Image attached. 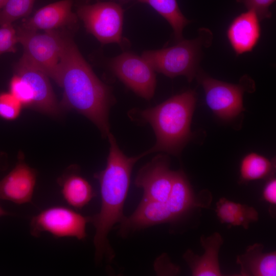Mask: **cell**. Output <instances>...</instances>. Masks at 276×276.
<instances>
[{
	"instance_id": "cell-1",
	"label": "cell",
	"mask_w": 276,
	"mask_h": 276,
	"mask_svg": "<svg viewBox=\"0 0 276 276\" xmlns=\"http://www.w3.org/2000/svg\"><path fill=\"white\" fill-rule=\"evenodd\" d=\"M54 81L63 89L64 106L86 117L103 137H107L110 132L109 110L115 102L111 89L96 75L73 39L67 35H64Z\"/></svg>"
},
{
	"instance_id": "cell-2",
	"label": "cell",
	"mask_w": 276,
	"mask_h": 276,
	"mask_svg": "<svg viewBox=\"0 0 276 276\" xmlns=\"http://www.w3.org/2000/svg\"><path fill=\"white\" fill-rule=\"evenodd\" d=\"M109 150L105 168L94 174L101 192L100 211L90 216L96 229L94 238L95 259L100 261L104 255L109 260L113 257L108 244L107 235L114 225L125 218L123 206L128 192L130 177L135 163L146 155L145 152L134 156H126L119 147L114 135H107Z\"/></svg>"
},
{
	"instance_id": "cell-3",
	"label": "cell",
	"mask_w": 276,
	"mask_h": 276,
	"mask_svg": "<svg viewBox=\"0 0 276 276\" xmlns=\"http://www.w3.org/2000/svg\"><path fill=\"white\" fill-rule=\"evenodd\" d=\"M196 102V93L188 90L153 107L130 112L131 118L149 123L154 132L156 143L145 151L147 155L157 152L180 154L192 135L191 124Z\"/></svg>"
},
{
	"instance_id": "cell-4",
	"label": "cell",
	"mask_w": 276,
	"mask_h": 276,
	"mask_svg": "<svg viewBox=\"0 0 276 276\" xmlns=\"http://www.w3.org/2000/svg\"><path fill=\"white\" fill-rule=\"evenodd\" d=\"M202 43L200 37L182 39L172 47L145 51L141 57L155 72L170 78L184 76L191 82L196 76Z\"/></svg>"
},
{
	"instance_id": "cell-5",
	"label": "cell",
	"mask_w": 276,
	"mask_h": 276,
	"mask_svg": "<svg viewBox=\"0 0 276 276\" xmlns=\"http://www.w3.org/2000/svg\"><path fill=\"white\" fill-rule=\"evenodd\" d=\"M76 14L82 20L88 32L102 44L122 45L124 10L112 2L90 4L88 0H78Z\"/></svg>"
},
{
	"instance_id": "cell-6",
	"label": "cell",
	"mask_w": 276,
	"mask_h": 276,
	"mask_svg": "<svg viewBox=\"0 0 276 276\" xmlns=\"http://www.w3.org/2000/svg\"><path fill=\"white\" fill-rule=\"evenodd\" d=\"M16 34L22 57L55 80L62 52L64 35L55 30L43 33L19 27Z\"/></svg>"
},
{
	"instance_id": "cell-7",
	"label": "cell",
	"mask_w": 276,
	"mask_h": 276,
	"mask_svg": "<svg viewBox=\"0 0 276 276\" xmlns=\"http://www.w3.org/2000/svg\"><path fill=\"white\" fill-rule=\"evenodd\" d=\"M190 210L185 199L174 190L166 201L142 200L134 212L120 223V233L126 236L130 232L172 222Z\"/></svg>"
},
{
	"instance_id": "cell-8",
	"label": "cell",
	"mask_w": 276,
	"mask_h": 276,
	"mask_svg": "<svg viewBox=\"0 0 276 276\" xmlns=\"http://www.w3.org/2000/svg\"><path fill=\"white\" fill-rule=\"evenodd\" d=\"M90 216H84L64 206L46 208L33 216L30 221L31 235L39 237L47 232L56 238L74 237L83 240L86 237V226Z\"/></svg>"
},
{
	"instance_id": "cell-9",
	"label": "cell",
	"mask_w": 276,
	"mask_h": 276,
	"mask_svg": "<svg viewBox=\"0 0 276 276\" xmlns=\"http://www.w3.org/2000/svg\"><path fill=\"white\" fill-rule=\"evenodd\" d=\"M109 66L113 74L138 96L147 100L153 97L155 71L142 57L124 52L112 58Z\"/></svg>"
},
{
	"instance_id": "cell-10",
	"label": "cell",
	"mask_w": 276,
	"mask_h": 276,
	"mask_svg": "<svg viewBox=\"0 0 276 276\" xmlns=\"http://www.w3.org/2000/svg\"><path fill=\"white\" fill-rule=\"evenodd\" d=\"M198 79L204 89L208 106L217 117L232 120L244 110L243 96L245 89L241 84L219 81L200 73Z\"/></svg>"
},
{
	"instance_id": "cell-11",
	"label": "cell",
	"mask_w": 276,
	"mask_h": 276,
	"mask_svg": "<svg viewBox=\"0 0 276 276\" xmlns=\"http://www.w3.org/2000/svg\"><path fill=\"white\" fill-rule=\"evenodd\" d=\"M174 171L170 169L167 155L158 154L143 166L135 179V185L143 190L142 200L164 202L172 189Z\"/></svg>"
},
{
	"instance_id": "cell-12",
	"label": "cell",
	"mask_w": 276,
	"mask_h": 276,
	"mask_svg": "<svg viewBox=\"0 0 276 276\" xmlns=\"http://www.w3.org/2000/svg\"><path fill=\"white\" fill-rule=\"evenodd\" d=\"M15 70L16 74L24 79L32 89L33 106L43 112L57 115L59 113V108L49 77L22 56L16 64Z\"/></svg>"
},
{
	"instance_id": "cell-13",
	"label": "cell",
	"mask_w": 276,
	"mask_h": 276,
	"mask_svg": "<svg viewBox=\"0 0 276 276\" xmlns=\"http://www.w3.org/2000/svg\"><path fill=\"white\" fill-rule=\"evenodd\" d=\"M36 171L21 159L0 180V199L18 204L31 201L36 182Z\"/></svg>"
},
{
	"instance_id": "cell-14",
	"label": "cell",
	"mask_w": 276,
	"mask_h": 276,
	"mask_svg": "<svg viewBox=\"0 0 276 276\" xmlns=\"http://www.w3.org/2000/svg\"><path fill=\"white\" fill-rule=\"evenodd\" d=\"M73 0H62L42 7L20 27L24 29L45 31L73 25L78 16L72 10Z\"/></svg>"
},
{
	"instance_id": "cell-15",
	"label": "cell",
	"mask_w": 276,
	"mask_h": 276,
	"mask_svg": "<svg viewBox=\"0 0 276 276\" xmlns=\"http://www.w3.org/2000/svg\"><path fill=\"white\" fill-rule=\"evenodd\" d=\"M260 20L254 11L247 10L229 24L227 38L237 55L251 52L256 46L261 36Z\"/></svg>"
},
{
	"instance_id": "cell-16",
	"label": "cell",
	"mask_w": 276,
	"mask_h": 276,
	"mask_svg": "<svg viewBox=\"0 0 276 276\" xmlns=\"http://www.w3.org/2000/svg\"><path fill=\"white\" fill-rule=\"evenodd\" d=\"M223 240L218 233L211 236L200 237V243L204 252L200 256L192 250L188 249L183 258L189 265L193 276H220L221 272L218 261L220 248Z\"/></svg>"
},
{
	"instance_id": "cell-17",
	"label": "cell",
	"mask_w": 276,
	"mask_h": 276,
	"mask_svg": "<svg viewBox=\"0 0 276 276\" xmlns=\"http://www.w3.org/2000/svg\"><path fill=\"white\" fill-rule=\"evenodd\" d=\"M264 245L255 243L248 246L244 254L237 256L243 276H275L276 252H263Z\"/></svg>"
},
{
	"instance_id": "cell-18",
	"label": "cell",
	"mask_w": 276,
	"mask_h": 276,
	"mask_svg": "<svg viewBox=\"0 0 276 276\" xmlns=\"http://www.w3.org/2000/svg\"><path fill=\"white\" fill-rule=\"evenodd\" d=\"M60 192L64 201L71 207L81 209L95 197L90 183L76 168H71L58 179Z\"/></svg>"
},
{
	"instance_id": "cell-19",
	"label": "cell",
	"mask_w": 276,
	"mask_h": 276,
	"mask_svg": "<svg viewBox=\"0 0 276 276\" xmlns=\"http://www.w3.org/2000/svg\"><path fill=\"white\" fill-rule=\"evenodd\" d=\"M216 212L222 223L248 228L250 223L259 218L256 210L246 204H242L221 198L216 203Z\"/></svg>"
},
{
	"instance_id": "cell-20",
	"label": "cell",
	"mask_w": 276,
	"mask_h": 276,
	"mask_svg": "<svg viewBox=\"0 0 276 276\" xmlns=\"http://www.w3.org/2000/svg\"><path fill=\"white\" fill-rule=\"evenodd\" d=\"M275 163L258 153L246 154L240 165V180L245 182L265 178L273 173Z\"/></svg>"
},
{
	"instance_id": "cell-21",
	"label": "cell",
	"mask_w": 276,
	"mask_h": 276,
	"mask_svg": "<svg viewBox=\"0 0 276 276\" xmlns=\"http://www.w3.org/2000/svg\"><path fill=\"white\" fill-rule=\"evenodd\" d=\"M153 8L172 28L175 39H182V31L190 21L181 12L176 0H141Z\"/></svg>"
},
{
	"instance_id": "cell-22",
	"label": "cell",
	"mask_w": 276,
	"mask_h": 276,
	"mask_svg": "<svg viewBox=\"0 0 276 276\" xmlns=\"http://www.w3.org/2000/svg\"><path fill=\"white\" fill-rule=\"evenodd\" d=\"M35 0H8L0 10V26L12 24L31 12Z\"/></svg>"
},
{
	"instance_id": "cell-23",
	"label": "cell",
	"mask_w": 276,
	"mask_h": 276,
	"mask_svg": "<svg viewBox=\"0 0 276 276\" xmlns=\"http://www.w3.org/2000/svg\"><path fill=\"white\" fill-rule=\"evenodd\" d=\"M10 93L22 105L33 106V94L29 84L20 76L15 74L10 82Z\"/></svg>"
},
{
	"instance_id": "cell-24",
	"label": "cell",
	"mask_w": 276,
	"mask_h": 276,
	"mask_svg": "<svg viewBox=\"0 0 276 276\" xmlns=\"http://www.w3.org/2000/svg\"><path fill=\"white\" fill-rule=\"evenodd\" d=\"M22 104L10 93L0 94V117L12 120L18 117Z\"/></svg>"
},
{
	"instance_id": "cell-25",
	"label": "cell",
	"mask_w": 276,
	"mask_h": 276,
	"mask_svg": "<svg viewBox=\"0 0 276 276\" xmlns=\"http://www.w3.org/2000/svg\"><path fill=\"white\" fill-rule=\"evenodd\" d=\"M17 43L18 40L16 31L12 24L1 26L0 55L4 53L15 52Z\"/></svg>"
},
{
	"instance_id": "cell-26",
	"label": "cell",
	"mask_w": 276,
	"mask_h": 276,
	"mask_svg": "<svg viewBox=\"0 0 276 276\" xmlns=\"http://www.w3.org/2000/svg\"><path fill=\"white\" fill-rule=\"evenodd\" d=\"M275 0H236L242 3L247 10L254 11L260 20L269 18L271 13L269 10L270 6Z\"/></svg>"
},
{
	"instance_id": "cell-27",
	"label": "cell",
	"mask_w": 276,
	"mask_h": 276,
	"mask_svg": "<svg viewBox=\"0 0 276 276\" xmlns=\"http://www.w3.org/2000/svg\"><path fill=\"white\" fill-rule=\"evenodd\" d=\"M263 197L264 200L269 204L275 205L276 204V179L274 177L270 178L265 185Z\"/></svg>"
},
{
	"instance_id": "cell-28",
	"label": "cell",
	"mask_w": 276,
	"mask_h": 276,
	"mask_svg": "<svg viewBox=\"0 0 276 276\" xmlns=\"http://www.w3.org/2000/svg\"><path fill=\"white\" fill-rule=\"evenodd\" d=\"M10 214L2 208L0 205V217L9 215Z\"/></svg>"
},
{
	"instance_id": "cell-29",
	"label": "cell",
	"mask_w": 276,
	"mask_h": 276,
	"mask_svg": "<svg viewBox=\"0 0 276 276\" xmlns=\"http://www.w3.org/2000/svg\"><path fill=\"white\" fill-rule=\"evenodd\" d=\"M8 0H0V9H1Z\"/></svg>"
},
{
	"instance_id": "cell-30",
	"label": "cell",
	"mask_w": 276,
	"mask_h": 276,
	"mask_svg": "<svg viewBox=\"0 0 276 276\" xmlns=\"http://www.w3.org/2000/svg\"><path fill=\"white\" fill-rule=\"evenodd\" d=\"M125 1H126V0H125ZM127 1H128V0H127ZM134 1H137V2H140L141 0H134Z\"/></svg>"
}]
</instances>
